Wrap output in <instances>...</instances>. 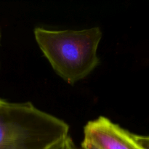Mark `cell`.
Wrapping results in <instances>:
<instances>
[{
	"mask_svg": "<svg viewBox=\"0 0 149 149\" xmlns=\"http://www.w3.org/2000/svg\"><path fill=\"white\" fill-rule=\"evenodd\" d=\"M34 36L54 71L68 84L85 78L100 63V28L58 31L37 27Z\"/></svg>",
	"mask_w": 149,
	"mask_h": 149,
	"instance_id": "6da1fadb",
	"label": "cell"
},
{
	"mask_svg": "<svg viewBox=\"0 0 149 149\" xmlns=\"http://www.w3.org/2000/svg\"><path fill=\"white\" fill-rule=\"evenodd\" d=\"M68 132V124L30 102H7L0 109V149H48Z\"/></svg>",
	"mask_w": 149,
	"mask_h": 149,
	"instance_id": "7a4b0ae2",
	"label": "cell"
},
{
	"mask_svg": "<svg viewBox=\"0 0 149 149\" xmlns=\"http://www.w3.org/2000/svg\"><path fill=\"white\" fill-rule=\"evenodd\" d=\"M84 139L101 149H142L131 132L105 116L90 121L84 129Z\"/></svg>",
	"mask_w": 149,
	"mask_h": 149,
	"instance_id": "3957f363",
	"label": "cell"
},
{
	"mask_svg": "<svg viewBox=\"0 0 149 149\" xmlns=\"http://www.w3.org/2000/svg\"><path fill=\"white\" fill-rule=\"evenodd\" d=\"M48 149H79L76 146L75 143L72 141L71 137L68 135L64 139L61 140Z\"/></svg>",
	"mask_w": 149,
	"mask_h": 149,
	"instance_id": "277c9868",
	"label": "cell"
},
{
	"mask_svg": "<svg viewBox=\"0 0 149 149\" xmlns=\"http://www.w3.org/2000/svg\"><path fill=\"white\" fill-rule=\"evenodd\" d=\"M134 140L142 149H149V136L132 134Z\"/></svg>",
	"mask_w": 149,
	"mask_h": 149,
	"instance_id": "5b68a950",
	"label": "cell"
},
{
	"mask_svg": "<svg viewBox=\"0 0 149 149\" xmlns=\"http://www.w3.org/2000/svg\"><path fill=\"white\" fill-rule=\"evenodd\" d=\"M81 149H101L99 148L97 146L92 143L91 141L84 139L82 143H81Z\"/></svg>",
	"mask_w": 149,
	"mask_h": 149,
	"instance_id": "8992f818",
	"label": "cell"
},
{
	"mask_svg": "<svg viewBox=\"0 0 149 149\" xmlns=\"http://www.w3.org/2000/svg\"><path fill=\"white\" fill-rule=\"evenodd\" d=\"M7 103V102L5 101V100H1V99H0V109H1L2 107H4Z\"/></svg>",
	"mask_w": 149,
	"mask_h": 149,
	"instance_id": "52a82bcc",
	"label": "cell"
},
{
	"mask_svg": "<svg viewBox=\"0 0 149 149\" xmlns=\"http://www.w3.org/2000/svg\"><path fill=\"white\" fill-rule=\"evenodd\" d=\"M0 39H1V33H0Z\"/></svg>",
	"mask_w": 149,
	"mask_h": 149,
	"instance_id": "ba28073f",
	"label": "cell"
}]
</instances>
